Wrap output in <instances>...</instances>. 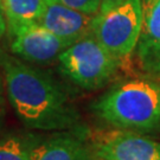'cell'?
I'll return each mask as SVG.
<instances>
[{
    "instance_id": "6da1fadb",
    "label": "cell",
    "mask_w": 160,
    "mask_h": 160,
    "mask_svg": "<svg viewBox=\"0 0 160 160\" xmlns=\"http://www.w3.org/2000/svg\"><path fill=\"white\" fill-rule=\"evenodd\" d=\"M6 94L19 120L37 131H68L80 126L78 110L51 75L0 51Z\"/></svg>"
},
{
    "instance_id": "7a4b0ae2",
    "label": "cell",
    "mask_w": 160,
    "mask_h": 160,
    "mask_svg": "<svg viewBox=\"0 0 160 160\" xmlns=\"http://www.w3.org/2000/svg\"><path fill=\"white\" fill-rule=\"evenodd\" d=\"M110 127L148 134L160 132V88L147 78L118 83L92 106Z\"/></svg>"
},
{
    "instance_id": "3957f363",
    "label": "cell",
    "mask_w": 160,
    "mask_h": 160,
    "mask_svg": "<svg viewBox=\"0 0 160 160\" xmlns=\"http://www.w3.org/2000/svg\"><path fill=\"white\" fill-rule=\"evenodd\" d=\"M58 61L62 72L69 80L87 90L107 86L122 65L92 33L67 48Z\"/></svg>"
},
{
    "instance_id": "277c9868",
    "label": "cell",
    "mask_w": 160,
    "mask_h": 160,
    "mask_svg": "<svg viewBox=\"0 0 160 160\" xmlns=\"http://www.w3.org/2000/svg\"><path fill=\"white\" fill-rule=\"evenodd\" d=\"M142 25L140 0H123L106 12H98L92 22V34L123 64L135 51Z\"/></svg>"
},
{
    "instance_id": "5b68a950",
    "label": "cell",
    "mask_w": 160,
    "mask_h": 160,
    "mask_svg": "<svg viewBox=\"0 0 160 160\" xmlns=\"http://www.w3.org/2000/svg\"><path fill=\"white\" fill-rule=\"evenodd\" d=\"M94 157L104 160H160V142L137 132L112 129L89 132Z\"/></svg>"
},
{
    "instance_id": "8992f818",
    "label": "cell",
    "mask_w": 160,
    "mask_h": 160,
    "mask_svg": "<svg viewBox=\"0 0 160 160\" xmlns=\"http://www.w3.org/2000/svg\"><path fill=\"white\" fill-rule=\"evenodd\" d=\"M7 31L11 51L30 63H50L71 45L37 22L7 25Z\"/></svg>"
},
{
    "instance_id": "52a82bcc",
    "label": "cell",
    "mask_w": 160,
    "mask_h": 160,
    "mask_svg": "<svg viewBox=\"0 0 160 160\" xmlns=\"http://www.w3.org/2000/svg\"><path fill=\"white\" fill-rule=\"evenodd\" d=\"M89 131L77 127L36 140L31 160H94Z\"/></svg>"
},
{
    "instance_id": "ba28073f",
    "label": "cell",
    "mask_w": 160,
    "mask_h": 160,
    "mask_svg": "<svg viewBox=\"0 0 160 160\" xmlns=\"http://www.w3.org/2000/svg\"><path fill=\"white\" fill-rule=\"evenodd\" d=\"M94 17L71 8L58 0H45V8L37 23L59 38L74 44L92 33Z\"/></svg>"
},
{
    "instance_id": "9c48e42d",
    "label": "cell",
    "mask_w": 160,
    "mask_h": 160,
    "mask_svg": "<svg viewBox=\"0 0 160 160\" xmlns=\"http://www.w3.org/2000/svg\"><path fill=\"white\" fill-rule=\"evenodd\" d=\"M141 32L135 48L139 67L146 74L160 76V0H140Z\"/></svg>"
},
{
    "instance_id": "30bf717a",
    "label": "cell",
    "mask_w": 160,
    "mask_h": 160,
    "mask_svg": "<svg viewBox=\"0 0 160 160\" xmlns=\"http://www.w3.org/2000/svg\"><path fill=\"white\" fill-rule=\"evenodd\" d=\"M7 25L37 22L45 8V0H1Z\"/></svg>"
},
{
    "instance_id": "8fae6325",
    "label": "cell",
    "mask_w": 160,
    "mask_h": 160,
    "mask_svg": "<svg viewBox=\"0 0 160 160\" xmlns=\"http://www.w3.org/2000/svg\"><path fill=\"white\" fill-rule=\"evenodd\" d=\"M37 135L13 133L0 138V160H31Z\"/></svg>"
},
{
    "instance_id": "7c38bea8",
    "label": "cell",
    "mask_w": 160,
    "mask_h": 160,
    "mask_svg": "<svg viewBox=\"0 0 160 160\" xmlns=\"http://www.w3.org/2000/svg\"><path fill=\"white\" fill-rule=\"evenodd\" d=\"M58 1L77 11L84 12L92 16H95L98 12L100 4H101V0H58Z\"/></svg>"
},
{
    "instance_id": "4fadbf2b",
    "label": "cell",
    "mask_w": 160,
    "mask_h": 160,
    "mask_svg": "<svg viewBox=\"0 0 160 160\" xmlns=\"http://www.w3.org/2000/svg\"><path fill=\"white\" fill-rule=\"evenodd\" d=\"M5 81L0 75V116L5 114Z\"/></svg>"
},
{
    "instance_id": "5bb4252c",
    "label": "cell",
    "mask_w": 160,
    "mask_h": 160,
    "mask_svg": "<svg viewBox=\"0 0 160 160\" xmlns=\"http://www.w3.org/2000/svg\"><path fill=\"white\" fill-rule=\"evenodd\" d=\"M123 0H101V4H100V10L98 12H106L113 8L115 6H118L119 4H121ZM97 12V13H98Z\"/></svg>"
},
{
    "instance_id": "9a60e30c",
    "label": "cell",
    "mask_w": 160,
    "mask_h": 160,
    "mask_svg": "<svg viewBox=\"0 0 160 160\" xmlns=\"http://www.w3.org/2000/svg\"><path fill=\"white\" fill-rule=\"evenodd\" d=\"M6 29H7V22H6V16L2 7V2L0 0V38L4 36Z\"/></svg>"
},
{
    "instance_id": "2e32d148",
    "label": "cell",
    "mask_w": 160,
    "mask_h": 160,
    "mask_svg": "<svg viewBox=\"0 0 160 160\" xmlns=\"http://www.w3.org/2000/svg\"><path fill=\"white\" fill-rule=\"evenodd\" d=\"M0 133H1V121H0Z\"/></svg>"
},
{
    "instance_id": "e0dca14e",
    "label": "cell",
    "mask_w": 160,
    "mask_h": 160,
    "mask_svg": "<svg viewBox=\"0 0 160 160\" xmlns=\"http://www.w3.org/2000/svg\"><path fill=\"white\" fill-rule=\"evenodd\" d=\"M94 160H104V159H96V158H95Z\"/></svg>"
},
{
    "instance_id": "ac0fdd59",
    "label": "cell",
    "mask_w": 160,
    "mask_h": 160,
    "mask_svg": "<svg viewBox=\"0 0 160 160\" xmlns=\"http://www.w3.org/2000/svg\"><path fill=\"white\" fill-rule=\"evenodd\" d=\"M158 84H159V88H160V80H159V82H158Z\"/></svg>"
}]
</instances>
